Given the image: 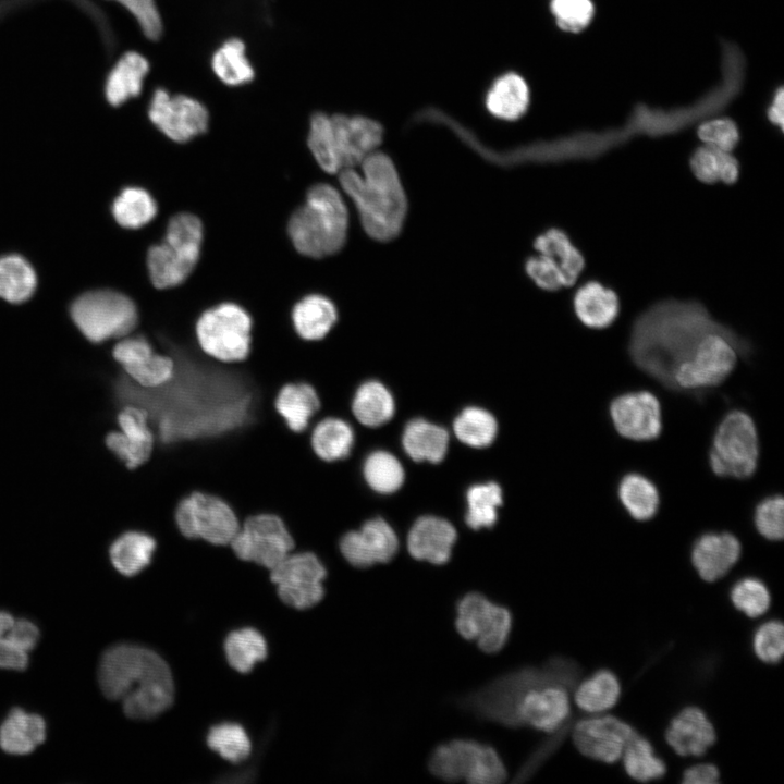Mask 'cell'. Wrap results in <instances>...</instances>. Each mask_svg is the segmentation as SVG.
Here are the masks:
<instances>
[{
  "label": "cell",
  "mask_w": 784,
  "mask_h": 784,
  "mask_svg": "<svg viewBox=\"0 0 784 784\" xmlns=\"http://www.w3.org/2000/svg\"><path fill=\"white\" fill-rule=\"evenodd\" d=\"M724 326L697 301L663 299L635 319L628 354L638 369L670 390L674 373L696 358L710 333Z\"/></svg>",
  "instance_id": "cell-1"
},
{
  "label": "cell",
  "mask_w": 784,
  "mask_h": 784,
  "mask_svg": "<svg viewBox=\"0 0 784 784\" xmlns=\"http://www.w3.org/2000/svg\"><path fill=\"white\" fill-rule=\"evenodd\" d=\"M98 682L110 700H121L126 716L149 720L168 710L174 700V683L167 662L155 651L121 644L102 654Z\"/></svg>",
  "instance_id": "cell-2"
},
{
  "label": "cell",
  "mask_w": 784,
  "mask_h": 784,
  "mask_svg": "<svg viewBox=\"0 0 784 784\" xmlns=\"http://www.w3.org/2000/svg\"><path fill=\"white\" fill-rule=\"evenodd\" d=\"M354 168L340 171L339 181L356 207L365 232L373 240L385 242L402 230L407 199L391 158L373 151Z\"/></svg>",
  "instance_id": "cell-3"
},
{
  "label": "cell",
  "mask_w": 784,
  "mask_h": 784,
  "mask_svg": "<svg viewBox=\"0 0 784 784\" xmlns=\"http://www.w3.org/2000/svg\"><path fill=\"white\" fill-rule=\"evenodd\" d=\"M579 675L576 662L554 657L542 667H524L504 674L464 698L462 705L481 718L517 727L516 709L528 689L543 683H561L573 688Z\"/></svg>",
  "instance_id": "cell-4"
},
{
  "label": "cell",
  "mask_w": 784,
  "mask_h": 784,
  "mask_svg": "<svg viewBox=\"0 0 784 784\" xmlns=\"http://www.w3.org/2000/svg\"><path fill=\"white\" fill-rule=\"evenodd\" d=\"M348 213L336 188L314 185L305 203L291 216L287 224L294 247L303 255L322 258L338 253L345 244Z\"/></svg>",
  "instance_id": "cell-5"
},
{
  "label": "cell",
  "mask_w": 784,
  "mask_h": 784,
  "mask_svg": "<svg viewBox=\"0 0 784 784\" xmlns=\"http://www.w3.org/2000/svg\"><path fill=\"white\" fill-rule=\"evenodd\" d=\"M203 225L192 213H179L168 223L163 241L149 248L147 266L152 284L168 289L181 284L200 255Z\"/></svg>",
  "instance_id": "cell-6"
},
{
  "label": "cell",
  "mask_w": 784,
  "mask_h": 784,
  "mask_svg": "<svg viewBox=\"0 0 784 784\" xmlns=\"http://www.w3.org/2000/svg\"><path fill=\"white\" fill-rule=\"evenodd\" d=\"M199 348L222 363L244 360L250 351L253 320L235 304H221L204 311L195 323Z\"/></svg>",
  "instance_id": "cell-7"
},
{
  "label": "cell",
  "mask_w": 784,
  "mask_h": 784,
  "mask_svg": "<svg viewBox=\"0 0 784 784\" xmlns=\"http://www.w3.org/2000/svg\"><path fill=\"white\" fill-rule=\"evenodd\" d=\"M759 440L752 418L734 409L719 424L709 452L711 470L719 477L748 479L757 470Z\"/></svg>",
  "instance_id": "cell-8"
},
{
  "label": "cell",
  "mask_w": 784,
  "mask_h": 784,
  "mask_svg": "<svg viewBox=\"0 0 784 784\" xmlns=\"http://www.w3.org/2000/svg\"><path fill=\"white\" fill-rule=\"evenodd\" d=\"M618 132L609 133H583L573 135L555 143L546 145V157L549 162L568 160H589L599 157L616 145L626 140L629 136L638 133L649 135L670 134L689 124L686 112H674L671 114H646L644 120H634Z\"/></svg>",
  "instance_id": "cell-9"
},
{
  "label": "cell",
  "mask_w": 784,
  "mask_h": 784,
  "mask_svg": "<svg viewBox=\"0 0 784 784\" xmlns=\"http://www.w3.org/2000/svg\"><path fill=\"white\" fill-rule=\"evenodd\" d=\"M71 316L79 331L94 343L130 335L138 323L135 304L119 292L100 290L77 297Z\"/></svg>",
  "instance_id": "cell-10"
},
{
  "label": "cell",
  "mask_w": 784,
  "mask_h": 784,
  "mask_svg": "<svg viewBox=\"0 0 784 784\" xmlns=\"http://www.w3.org/2000/svg\"><path fill=\"white\" fill-rule=\"evenodd\" d=\"M428 765L433 775L450 782L499 784L506 779L505 767L497 751L476 740L455 739L438 746Z\"/></svg>",
  "instance_id": "cell-11"
},
{
  "label": "cell",
  "mask_w": 784,
  "mask_h": 784,
  "mask_svg": "<svg viewBox=\"0 0 784 784\" xmlns=\"http://www.w3.org/2000/svg\"><path fill=\"white\" fill-rule=\"evenodd\" d=\"M175 523L188 539L228 546L240 529L232 507L221 498L201 491L184 497L175 509Z\"/></svg>",
  "instance_id": "cell-12"
},
{
  "label": "cell",
  "mask_w": 784,
  "mask_h": 784,
  "mask_svg": "<svg viewBox=\"0 0 784 784\" xmlns=\"http://www.w3.org/2000/svg\"><path fill=\"white\" fill-rule=\"evenodd\" d=\"M229 546L240 561L268 571L295 551L292 535L283 520L272 513L246 517Z\"/></svg>",
  "instance_id": "cell-13"
},
{
  "label": "cell",
  "mask_w": 784,
  "mask_h": 784,
  "mask_svg": "<svg viewBox=\"0 0 784 784\" xmlns=\"http://www.w3.org/2000/svg\"><path fill=\"white\" fill-rule=\"evenodd\" d=\"M269 572L278 596L289 607L305 610L324 596L322 581L327 568L313 551H293Z\"/></svg>",
  "instance_id": "cell-14"
},
{
  "label": "cell",
  "mask_w": 784,
  "mask_h": 784,
  "mask_svg": "<svg viewBox=\"0 0 784 784\" xmlns=\"http://www.w3.org/2000/svg\"><path fill=\"white\" fill-rule=\"evenodd\" d=\"M455 627L468 640H476L486 653H497L506 644L512 614L479 592L466 593L456 604Z\"/></svg>",
  "instance_id": "cell-15"
},
{
  "label": "cell",
  "mask_w": 784,
  "mask_h": 784,
  "mask_svg": "<svg viewBox=\"0 0 784 784\" xmlns=\"http://www.w3.org/2000/svg\"><path fill=\"white\" fill-rule=\"evenodd\" d=\"M148 117L163 135L176 143H186L205 133L209 124L208 109L200 100L166 88L154 91Z\"/></svg>",
  "instance_id": "cell-16"
},
{
  "label": "cell",
  "mask_w": 784,
  "mask_h": 784,
  "mask_svg": "<svg viewBox=\"0 0 784 784\" xmlns=\"http://www.w3.org/2000/svg\"><path fill=\"white\" fill-rule=\"evenodd\" d=\"M331 149L339 172L359 166L376 151L383 138V128L375 120L363 115H329Z\"/></svg>",
  "instance_id": "cell-17"
},
{
  "label": "cell",
  "mask_w": 784,
  "mask_h": 784,
  "mask_svg": "<svg viewBox=\"0 0 784 784\" xmlns=\"http://www.w3.org/2000/svg\"><path fill=\"white\" fill-rule=\"evenodd\" d=\"M112 357L121 370L137 385L157 388L168 382L174 372L173 358L156 350L144 335H126L112 350Z\"/></svg>",
  "instance_id": "cell-18"
},
{
  "label": "cell",
  "mask_w": 784,
  "mask_h": 784,
  "mask_svg": "<svg viewBox=\"0 0 784 784\" xmlns=\"http://www.w3.org/2000/svg\"><path fill=\"white\" fill-rule=\"evenodd\" d=\"M609 412L615 430L626 439L651 441L661 434V405L649 391L616 396L611 401Z\"/></svg>",
  "instance_id": "cell-19"
},
{
  "label": "cell",
  "mask_w": 784,
  "mask_h": 784,
  "mask_svg": "<svg viewBox=\"0 0 784 784\" xmlns=\"http://www.w3.org/2000/svg\"><path fill=\"white\" fill-rule=\"evenodd\" d=\"M637 734L626 722L612 716L583 719L574 727L573 740L586 757L613 763L622 758L625 747Z\"/></svg>",
  "instance_id": "cell-20"
},
{
  "label": "cell",
  "mask_w": 784,
  "mask_h": 784,
  "mask_svg": "<svg viewBox=\"0 0 784 784\" xmlns=\"http://www.w3.org/2000/svg\"><path fill=\"white\" fill-rule=\"evenodd\" d=\"M344 560L357 568L391 561L399 550V539L382 518L366 520L359 529L345 531L339 539Z\"/></svg>",
  "instance_id": "cell-21"
},
{
  "label": "cell",
  "mask_w": 784,
  "mask_h": 784,
  "mask_svg": "<svg viewBox=\"0 0 784 784\" xmlns=\"http://www.w3.org/2000/svg\"><path fill=\"white\" fill-rule=\"evenodd\" d=\"M571 689L561 683H543L528 689L516 709L517 726L529 725L548 733L564 727L571 714Z\"/></svg>",
  "instance_id": "cell-22"
},
{
  "label": "cell",
  "mask_w": 784,
  "mask_h": 784,
  "mask_svg": "<svg viewBox=\"0 0 784 784\" xmlns=\"http://www.w3.org/2000/svg\"><path fill=\"white\" fill-rule=\"evenodd\" d=\"M456 538V530L448 520L422 516L408 532L407 550L416 560L442 565L450 560Z\"/></svg>",
  "instance_id": "cell-23"
},
{
  "label": "cell",
  "mask_w": 784,
  "mask_h": 784,
  "mask_svg": "<svg viewBox=\"0 0 784 784\" xmlns=\"http://www.w3.org/2000/svg\"><path fill=\"white\" fill-rule=\"evenodd\" d=\"M742 547L731 532H706L696 539L691 562L706 581L723 577L738 561Z\"/></svg>",
  "instance_id": "cell-24"
},
{
  "label": "cell",
  "mask_w": 784,
  "mask_h": 784,
  "mask_svg": "<svg viewBox=\"0 0 784 784\" xmlns=\"http://www.w3.org/2000/svg\"><path fill=\"white\" fill-rule=\"evenodd\" d=\"M715 738L712 723L698 707L684 708L665 733L667 744L681 756H701Z\"/></svg>",
  "instance_id": "cell-25"
},
{
  "label": "cell",
  "mask_w": 784,
  "mask_h": 784,
  "mask_svg": "<svg viewBox=\"0 0 784 784\" xmlns=\"http://www.w3.org/2000/svg\"><path fill=\"white\" fill-rule=\"evenodd\" d=\"M573 306L579 321L590 329L610 327L620 314L617 294L595 280L587 281L575 292Z\"/></svg>",
  "instance_id": "cell-26"
},
{
  "label": "cell",
  "mask_w": 784,
  "mask_h": 784,
  "mask_svg": "<svg viewBox=\"0 0 784 784\" xmlns=\"http://www.w3.org/2000/svg\"><path fill=\"white\" fill-rule=\"evenodd\" d=\"M156 549L154 536L139 529H126L112 541L109 558L120 574L132 577L150 565Z\"/></svg>",
  "instance_id": "cell-27"
},
{
  "label": "cell",
  "mask_w": 784,
  "mask_h": 784,
  "mask_svg": "<svg viewBox=\"0 0 784 784\" xmlns=\"http://www.w3.org/2000/svg\"><path fill=\"white\" fill-rule=\"evenodd\" d=\"M45 738V720L20 708L12 709L0 725V747L10 755H27Z\"/></svg>",
  "instance_id": "cell-28"
},
{
  "label": "cell",
  "mask_w": 784,
  "mask_h": 784,
  "mask_svg": "<svg viewBox=\"0 0 784 784\" xmlns=\"http://www.w3.org/2000/svg\"><path fill=\"white\" fill-rule=\"evenodd\" d=\"M292 327L304 341H322L338 320L333 303L321 295H309L299 301L292 310Z\"/></svg>",
  "instance_id": "cell-29"
},
{
  "label": "cell",
  "mask_w": 784,
  "mask_h": 784,
  "mask_svg": "<svg viewBox=\"0 0 784 784\" xmlns=\"http://www.w3.org/2000/svg\"><path fill=\"white\" fill-rule=\"evenodd\" d=\"M310 444L320 460L342 461L350 456L355 446V431L347 420L328 416L314 425Z\"/></svg>",
  "instance_id": "cell-30"
},
{
  "label": "cell",
  "mask_w": 784,
  "mask_h": 784,
  "mask_svg": "<svg viewBox=\"0 0 784 784\" xmlns=\"http://www.w3.org/2000/svg\"><path fill=\"white\" fill-rule=\"evenodd\" d=\"M274 407L290 430L303 432L320 408V400L310 384L290 382L279 390Z\"/></svg>",
  "instance_id": "cell-31"
},
{
  "label": "cell",
  "mask_w": 784,
  "mask_h": 784,
  "mask_svg": "<svg viewBox=\"0 0 784 784\" xmlns=\"http://www.w3.org/2000/svg\"><path fill=\"white\" fill-rule=\"evenodd\" d=\"M149 72V62L136 51L125 52L111 70L106 83V97L112 106L138 96Z\"/></svg>",
  "instance_id": "cell-32"
},
{
  "label": "cell",
  "mask_w": 784,
  "mask_h": 784,
  "mask_svg": "<svg viewBox=\"0 0 784 784\" xmlns=\"http://www.w3.org/2000/svg\"><path fill=\"white\" fill-rule=\"evenodd\" d=\"M403 448L416 462L440 463L449 445L448 431L425 419L409 421L403 432Z\"/></svg>",
  "instance_id": "cell-33"
},
{
  "label": "cell",
  "mask_w": 784,
  "mask_h": 784,
  "mask_svg": "<svg viewBox=\"0 0 784 784\" xmlns=\"http://www.w3.org/2000/svg\"><path fill=\"white\" fill-rule=\"evenodd\" d=\"M353 417L366 427H378L389 421L395 411L390 391L379 381L369 380L357 387L351 399Z\"/></svg>",
  "instance_id": "cell-34"
},
{
  "label": "cell",
  "mask_w": 784,
  "mask_h": 784,
  "mask_svg": "<svg viewBox=\"0 0 784 784\" xmlns=\"http://www.w3.org/2000/svg\"><path fill=\"white\" fill-rule=\"evenodd\" d=\"M210 66L216 77L226 86L246 85L255 77V69L246 54L245 42L231 37L213 51Z\"/></svg>",
  "instance_id": "cell-35"
},
{
  "label": "cell",
  "mask_w": 784,
  "mask_h": 784,
  "mask_svg": "<svg viewBox=\"0 0 784 784\" xmlns=\"http://www.w3.org/2000/svg\"><path fill=\"white\" fill-rule=\"evenodd\" d=\"M534 247L558 265L565 287L575 284L585 268V258L563 230L556 228L547 230L536 237Z\"/></svg>",
  "instance_id": "cell-36"
},
{
  "label": "cell",
  "mask_w": 784,
  "mask_h": 784,
  "mask_svg": "<svg viewBox=\"0 0 784 784\" xmlns=\"http://www.w3.org/2000/svg\"><path fill=\"white\" fill-rule=\"evenodd\" d=\"M486 105L493 115L503 120H516L529 105L526 82L515 73H509L495 81L488 93Z\"/></svg>",
  "instance_id": "cell-37"
},
{
  "label": "cell",
  "mask_w": 784,
  "mask_h": 784,
  "mask_svg": "<svg viewBox=\"0 0 784 784\" xmlns=\"http://www.w3.org/2000/svg\"><path fill=\"white\" fill-rule=\"evenodd\" d=\"M617 494L624 509L636 520H649L658 512L660 504L658 489L641 474H626L618 483Z\"/></svg>",
  "instance_id": "cell-38"
},
{
  "label": "cell",
  "mask_w": 784,
  "mask_h": 784,
  "mask_svg": "<svg viewBox=\"0 0 784 784\" xmlns=\"http://www.w3.org/2000/svg\"><path fill=\"white\" fill-rule=\"evenodd\" d=\"M689 167L694 175L702 183L722 182L732 185L739 177V163L727 151L711 146L697 148L689 158Z\"/></svg>",
  "instance_id": "cell-39"
},
{
  "label": "cell",
  "mask_w": 784,
  "mask_h": 784,
  "mask_svg": "<svg viewBox=\"0 0 784 784\" xmlns=\"http://www.w3.org/2000/svg\"><path fill=\"white\" fill-rule=\"evenodd\" d=\"M620 693L617 677L611 671L600 670L577 687L575 702L583 711L599 713L612 708Z\"/></svg>",
  "instance_id": "cell-40"
},
{
  "label": "cell",
  "mask_w": 784,
  "mask_h": 784,
  "mask_svg": "<svg viewBox=\"0 0 784 784\" xmlns=\"http://www.w3.org/2000/svg\"><path fill=\"white\" fill-rule=\"evenodd\" d=\"M36 287L33 267L19 255L0 258V297L10 303L28 299Z\"/></svg>",
  "instance_id": "cell-41"
},
{
  "label": "cell",
  "mask_w": 784,
  "mask_h": 784,
  "mask_svg": "<svg viewBox=\"0 0 784 784\" xmlns=\"http://www.w3.org/2000/svg\"><path fill=\"white\" fill-rule=\"evenodd\" d=\"M224 651L229 664L235 671L248 673L257 662L266 659L267 644L258 630L243 628L226 636Z\"/></svg>",
  "instance_id": "cell-42"
},
{
  "label": "cell",
  "mask_w": 784,
  "mask_h": 784,
  "mask_svg": "<svg viewBox=\"0 0 784 784\" xmlns=\"http://www.w3.org/2000/svg\"><path fill=\"white\" fill-rule=\"evenodd\" d=\"M456 438L473 448L490 445L497 436L498 424L492 414L480 407L463 409L453 422Z\"/></svg>",
  "instance_id": "cell-43"
},
{
  "label": "cell",
  "mask_w": 784,
  "mask_h": 784,
  "mask_svg": "<svg viewBox=\"0 0 784 784\" xmlns=\"http://www.w3.org/2000/svg\"><path fill=\"white\" fill-rule=\"evenodd\" d=\"M112 212L117 222L128 229L140 228L157 213L155 199L139 187H127L115 198Z\"/></svg>",
  "instance_id": "cell-44"
},
{
  "label": "cell",
  "mask_w": 784,
  "mask_h": 784,
  "mask_svg": "<svg viewBox=\"0 0 784 784\" xmlns=\"http://www.w3.org/2000/svg\"><path fill=\"white\" fill-rule=\"evenodd\" d=\"M363 476L367 485L379 493H392L404 482L402 464L387 451L371 452L365 458Z\"/></svg>",
  "instance_id": "cell-45"
},
{
  "label": "cell",
  "mask_w": 784,
  "mask_h": 784,
  "mask_svg": "<svg viewBox=\"0 0 784 784\" xmlns=\"http://www.w3.org/2000/svg\"><path fill=\"white\" fill-rule=\"evenodd\" d=\"M466 524L473 529L491 527L498 519V507L502 504V490L495 482L471 486L466 494Z\"/></svg>",
  "instance_id": "cell-46"
},
{
  "label": "cell",
  "mask_w": 784,
  "mask_h": 784,
  "mask_svg": "<svg viewBox=\"0 0 784 784\" xmlns=\"http://www.w3.org/2000/svg\"><path fill=\"white\" fill-rule=\"evenodd\" d=\"M622 757L626 773L637 781L657 780L665 774L664 762L656 756L650 742L638 733L629 740Z\"/></svg>",
  "instance_id": "cell-47"
},
{
  "label": "cell",
  "mask_w": 784,
  "mask_h": 784,
  "mask_svg": "<svg viewBox=\"0 0 784 784\" xmlns=\"http://www.w3.org/2000/svg\"><path fill=\"white\" fill-rule=\"evenodd\" d=\"M207 744L210 749L232 763L242 762L252 750V744L245 730L235 723H223L211 727L207 736Z\"/></svg>",
  "instance_id": "cell-48"
},
{
  "label": "cell",
  "mask_w": 784,
  "mask_h": 784,
  "mask_svg": "<svg viewBox=\"0 0 784 784\" xmlns=\"http://www.w3.org/2000/svg\"><path fill=\"white\" fill-rule=\"evenodd\" d=\"M731 599L736 609L750 617L762 615L770 605L768 588L754 577L738 580L731 590Z\"/></svg>",
  "instance_id": "cell-49"
},
{
  "label": "cell",
  "mask_w": 784,
  "mask_h": 784,
  "mask_svg": "<svg viewBox=\"0 0 784 784\" xmlns=\"http://www.w3.org/2000/svg\"><path fill=\"white\" fill-rule=\"evenodd\" d=\"M784 501L780 494L761 500L755 509L754 522L758 532L768 540L780 541L784 536Z\"/></svg>",
  "instance_id": "cell-50"
},
{
  "label": "cell",
  "mask_w": 784,
  "mask_h": 784,
  "mask_svg": "<svg viewBox=\"0 0 784 784\" xmlns=\"http://www.w3.org/2000/svg\"><path fill=\"white\" fill-rule=\"evenodd\" d=\"M550 8L558 26L571 33L587 27L595 12L591 0H551Z\"/></svg>",
  "instance_id": "cell-51"
},
{
  "label": "cell",
  "mask_w": 784,
  "mask_h": 784,
  "mask_svg": "<svg viewBox=\"0 0 784 784\" xmlns=\"http://www.w3.org/2000/svg\"><path fill=\"white\" fill-rule=\"evenodd\" d=\"M781 621L771 620L758 627L754 635L756 656L765 663H779L784 652V634Z\"/></svg>",
  "instance_id": "cell-52"
},
{
  "label": "cell",
  "mask_w": 784,
  "mask_h": 784,
  "mask_svg": "<svg viewBox=\"0 0 784 784\" xmlns=\"http://www.w3.org/2000/svg\"><path fill=\"white\" fill-rule=\"evenodd\" d=\"M698 137L707 146L731 152L739 142V132L735 122L728 118H718L701 123Z\"/></svg>",
  "instance_id": "cell-53"
},
{
  "label": "cell",
  "mask_w": 784,
  "mask_h": 784,
  "mask_svg": "<svg viewBox=\"0 0 784 784\" xmlns=\"http://www.w3.org/2000/svg\"><path fill=\"white\" fill-rule=\"evenodd\" d=\"M122 4L137 21L143 34L151 40L161 37L162 17L156 0H114Z\"/></svg>",
  "instance_id": "cell-54"
},
{
  "label": "cell",
  "mask_w": 784,
  "mask_h": 784,
  "mask_svg": "<svg viewBox=\"0 0 784 784\" xmlns=\"http://www.w3.org/2000/svg\"><path fill=\"white\" fill-rule=\"evenodd\" d=\"M528 277L537 286L546 291H558L565 287L564 279L558 265L548 256H531L525 264Z\"/></svg>",
  "instance_id": "cell-55"
},
{
  "label": "cell",
  "mask_w": 784,
  "mask_h": 784,
  "mask_svg": "<svg viewBox=\"0 0 784 784\" xmlns=\"http://www.w3.org/2000/svg\"><path fill=\"white\" fill-rule=\"evenodd\" d=\"M5 636L13 646L28 653L36 647L40 634L38 627L33 622L21 618L14 621Z\"/></svg>",
  "instance_id": "cell-56"
},
{
  "label": "cell",
  "mask_w": 784,
  "mask_h": 784,
  "mask_svg": "<svg viewBox=\"0 0 784 784\" xmlns=\"http://www.w3.org/2000/svg\"><path fill=\"white\" fill-rule=\"evenodd\" d=\"M5 634L0 635V667L14 671L25 670L28 665V653L13 646Z\"/></svg>",
  "instance_id": "cell-57"
},
{
  "label": "cell",
  "mask_w": 784,
  "mask_h": 784,
  "mask_svg": "<svg viewBox=\"0 0 784 784\" xmlns=\"http://www.w3.org/2000/svg\"><path fill=\"white\" fill-rule=\"evenodd\" d=\"M720 779V772L714 764L701 763L685 770L682 782L685 784H714Z\"/></svg>",
  "instance_id": "cell-58"
},
{
  "label": "cell",
  "mask_w": 784,
  "mask_h": 784,
  "mask_svg": "<svg viewBox=\"0 0 784 784\" xmlns=\"http://www.w3.org/2000/svg\"><path fill=\"white\" fill-rule=\"evenodd\" d=\"M784 94L783 88H779L775 93L771 106L768 109V119L773 124L783 130L784 124Z\"/></svg>",
  "instance_id": "cell-59"
}]
</instances>
